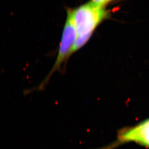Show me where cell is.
I'll list each match as a JSON object with an SVG mask.
<instances>
[{
	"label": "cell",
	"mask_w": 149,
	"mask_h": 149,
	"mask_svg": "<svg viewBox=\"0 0 149 149\" xmlns=\"http://www.w3.org/2000/svg\"><path fill=\"white\" fill-rule=\"evenodd\" d=\"M73 15L77 36L72 54L86 43L97 27L108 18L109 14L104 6L91 1L73 10Z\"/></svg>",
	"instance_id": "1"
},
{
	"label": "cell",
	"mask_w": 149,
	"mask_h": 149,
	"mask_svg": "<svg viewBox=\"0 0 149 149\" xmlns=\"http://www.w3.org/2000/svg\"><path fill=\"white\" fill-rule=\"evenodd\" d=\"M67 14L66 20L62 33L58 56L49 73L37 87L39 91L42 90L45 88L54 72L61 69L62 64L66 61L71 55L72 48L76 41L77 34L74 20L73 10L69 9L67 11Z\"/></svg>",
	"instance_id": "2"
},
{
	"label": "cell",
	"mask_w": 149,
	"mask_h": 149,
	"mask_svg": "<svg viewBox=\"0 0 149 149\" xmlns=\"http://www.w3.org/2000/svg\"><path fill=\"white\" fill-rule=\"evenodd\" d=\"M120 141H135L149 147V119L120 135Z\"/></svg>",
	"instance_id": "3"
}]
</instances>
